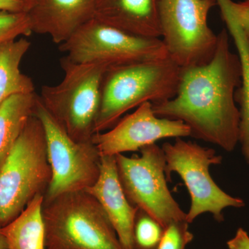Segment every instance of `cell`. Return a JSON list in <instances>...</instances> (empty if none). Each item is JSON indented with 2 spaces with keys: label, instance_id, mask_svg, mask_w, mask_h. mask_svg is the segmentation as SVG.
Returning a JSON list of instances; mask_svg holds the SVG:
<instances>
[{
  "label": "cell",
  "instance_id": "obj_5",
  "mask_svg": "<svg viewBox=\"0 0 249 249\" xmlns=\"http://www.w3.org/2000/svg\"><path fill=\"white\" fill-rule=\"evenodd\" d=\"M63 79L43 85L39 96L46 109L76 142L91 141L101 104V86L107 67L60 59Z\"/></svg>",
  "mask_w": 249,
  "mask_h": 249
},
{
  "label": "cell",
  "instance_id": "obj_2",
  "mask_svg": "<svg viewBox=\"0 0 249 249\" xmlns=\"http://www.w3.org/2000/svg\"><path fill=\"white\" fill-rule=\"evenodd\" d=\"M181 67L169 57L107 67L101 86V104L94 134L115 125L127 111L142 103L175 97Z\"/></svg>",
  "mask_w": 249,
  "mask_h": 249
},
{
  "label": "cell",
  "instance_id": "obj_1",
  "mask_svg": "<svg viewBox=\"0 0 249 249\" xmlns=\"http://www.w3.org/2000/svg\"><path fill=\"white\" fill-rule=\"evenodd\" d=\"M217 36L211 61L181 68L175 97L152 106L159 117L184 123L191 137L232 152L238 143L240 110L235 95L242 82V62L231 50L228 31L222 29Z\"/></svg>",
  "mask_w": 249,
  "mask_h": 249
},
{
  "label": "cell",
  "instance_id": "obj_21",
  "mask_svg": "<svg viewBox=\"0 0 249 249\" xmlns=\"http://www.w3.org/2000/svg\"><path fill=\"white\" fill-rule=\"evenodd\" d=\"M32 34L26 12L0 11V45Z\"/></svg>",
  "mask_w": 249,
  "mask_h": 249
},
{
  "label": "cell",
  "instance_id": "obj_16",
  "mask_svg": "<svg viewBox=\"0 0 249 249\" xmlns=\"http://www.w3.org/2000/svg\"><path fill=\"white\" fill-rule=\"evenodd\" d=\"M31 45L25 38L0 45V106L14 95L35 92L34 82L20 70Z\"/></svg>",
  "mask_w": 249,
  "mask_h": 249
},
{
  "label": "cell",
  "instance_id": "obj_17",
  "mask_svg": "<svg viewBox=\"0 0 249 249\" xmlns=\"http://www.w3.org/2000/svg\"><path fill=\"white\" fill-rule=\"evenodd\" d=\"M37 94H16L0 106V168L34 115Z\"/></svg>",
  "mask_w": 249,
  "mask_h": 249
},
{
  "label": "cell",
  "instance_id": "obj_25",
  "mask_svg": "<svg viewBox=\"0 0 249 249\" xmlns=\"http://www.w3.org/2000/svg\"><path fill=\"white\" fill-rule=\"evenodd\" d=\"M0 249H9L6 239L1 232H0Z\"/></svg>",
  "mask_w": 249,
  "mask_h": 249
},
{
  "label": "cell",
  "instance_id": "obj_9",
  "mask_svg": "<svg viewBox=\"0 0 249 249\" xmlns=\"http://www.w3.org/2000/svg\"><path fill=\"white\" fill-rule=\"evenodd\" d=\"M34 114L45 129L52 178L46 201L71 192L83 191L98 179L101 156L92 141L76 142L52 115L37 95Z\"/></svg>",
  "mask_w": 249,
  "mask_h": 249
},
{
  "label": "cell",
  "instance_id": "obj_23",
  "mask_svg": "<svg viewBox=\"0 0 249 249\" xmlns=\"http://www.w3.org/2000/svg\"><path fill=\"white\" fill-rule=\"evenodd\" d=\"M229 249H249V235L246 231L239 228L235 236L227 242Z\"/></svg>",
  "mask_w": 249,
  "mask_h": 249
},
{
  "label": "cell",
  "instance_id": "obj_14",
  "mask_svg": "<svg viewBox=\"0 0 249 249\" xmlns=\"http://www.w3.org/2000/svg\"><path fill=\"white\" fill-rule=\"evenodd\" d=\"M160 0H95L94 18L142 37L160 38Z\"/></svg>",
  "mask_w": 249,
  "mask_h": 249
},
{
  "label": "cell",
  "instance_id": "obj_8",
  "mask_svg": "<svg viewBox=\"0 0 249 249\" xmlns=\"http://www.w3.org/2000/svg\"><path fill=\"white\" fill-rule=\"evenodd\" d=\"M141 155L115 156L123 189L133 206L155 219L163 229L171 223L186 221L183 212L168 189L165 160L156 143L142 147Z\"/></svg>",
  "mask_w": 249,
  "mask_h": 249
},
{
  "label": "cell",
  "instance_id": "obj_22",
  "mask_svg": "<svg viewBox=\"0 0 249 249\" xmlns=\"http://www.w3.org/2000/svg\"><path fill=\"white\" fill-rule=\"evenodd\" d=\"M186 221L171 223L164 229L157 249H186L194 235L189 231Z\"/></svg>",
  "mask_w": 249,
  "mask_h": 249
},
{
  "label": "cell",
  "instance_id": "obj_18",
  "mask_svg": "<svg viewBox=\"0 0 249 249\" xmlns=\"http://www.w3.org/2000/svg\"><path fill=\"white\" fill-rule=\"evenodd\" d=\"M229 32L235 41L237 54L242 62V82L236 91L235 98L240 110L238 142L241 145L242 155L249 164V55L237 29L231 28Z\"/></svg>",
  "mask_w": 249,
  "mask_h": 249
},
{
  "label": "cell",
  "instance_id": "obj_20",
  "mask_svg": "<svg viewBox=\"0 0 249 249\" xmlns=\"http://www.w3.org/2000/svg\"><path fill=\"white\" fill-rule=\"evenodd\" d=\"M226 24L234 26L240 33L249 55V0L233 1L216 0Z\"/></svg>",
  "mask_w": 249,
  "mask_h": 249
},
{
  "label": "cell",
  "instance_id": "obj_11",
  "mask_svg": "<svg viewBox=\"0 0 249 249\" xmlns=\"http://www.w3.org/2000/svg\"><path fill=\"white\" fill-rule=\"evenodd\" d=\"M191 137V129L182 121L159 117L150 102L142 103L108 131L93 134L101 157L116 156L140 150L142 147L168 138Z\"/></svg>",
  "mask_w": 249,
  "mask_h": 249
},
{
  "label": "cell",
  "instance_id": "obj_26",
  "mask_svg": "<svg viewBox=\"0 0 249 249\" xmlns=\"http://www.w3.org/2000/svg\"><path fill=\"white\" fill-rule=\"evenodd\" d=\"M35 1L36 0H25L26 3H27V11H29V9H30L31 6H32Z\"/></svg>",
  "mask_w": 249,
  "mask_h": 249
},
{
  "label": "cell",
  "instance_id": "obj_3",
  "mask_svg": "<svg viewBox=\"0 0 249 249\" xmlns=\"http://www.w3.org/2000/svg\"><path fill=\"white\" fill-rule=\"evenodd\" d=\"M46 201L45 249H124L102 206L86 191Z\"/></svg>",
  "mask_w": 249,
  "mask_h": 249
},
{
  "label": "cell",
  "instance_id": "obj_15",
  "mask_svg": "<svg viewBox=\"0 0 249 249\" xmlns=\"http://www.w3.org/2000/svg\"><path fill=\"white\" fill-rule=\"evenodd\" d=\"M45 197L37 195L12 222L0 228L9 249H45Z\"/></svg>",
  "mask_w": 249,
  "mask_h": 249
},
{
  "label": "cell",
  "instance_id": "obj_24",
  "mask_svg": "<svg viewBox=\"0 0 249 249\" xmlns=\"http://www.w3.org/2000/svg\"><path fill=\"white\" fill-rule=\"evenodd\" d=\"M25 0H0V11L27 12Z\"/></svg>",
  "mask_w": 249,
  "mask_h": 249
},
{
  "label": "cell",
  "instance_id": "obj_12",
  "mask_svg": "<svg viewBox=\"0 0 249 249\" xmlns=\"http://www.w3.org/2000/svg\"><path fill=\"white\" fill-rule=\"evenodd\" d=\"M85 191L101 205L124 249H134V224L139 209L129 202L123 189L115 156L101 157L98 179Z\"/></svg>",
  "mask_w": 249,
  "mask_h": 249
},
{
  "label": "cell",
  "instance_id": "obj_4",
  "mask_svg": "<svg viewBox=\"0 0 249 249\" xmlns=\"http://www.w3.org/2000/svg\"><path fill=\"white\" fill-rule=\"evenodd\" d=\"M51 178L45 129L34 114L0 168V228L42 194Z\"/></svg>",
  "mask_w": 249,
  "mask_h": 249
},
{
  "label": "cell",
  "instance_id": "obj_13",
  "mask_svg": "<svg viewBox=\"0 0 249 249\" xmlns=\"http://www.w3.org/2000/svg\"><path fill=\"white\" fill-rule=\"evenodd\" d=\"M94 10L95 0H36L27 14L32 33L60 45L94 18Z\"/></svg>",
  "mask_w": 249,
  "mask_h": 249
},
{
  "label": "cell",
  "instance_id": "obj_7",
  "mask_svg": "<svg viewBox=\"0 0 249 249\" xmlns=\"http://www.w3.org/2000/svg\"><path fill=\"white\" fill-rule=\"evenodd\" d=\"M216 0H160V39L168 56L181 68L211 61L218 36L208 24Z\"/></svg>",
  "mask_w": 249,
  "mask_h": 249
},
{
  "label": "cell",
  "instance_id": "obj_19",
  "mask_svg": "<svg viewBox=\"0 0 249 249\" xmlns=\"http://www.w3.org/2000/svg\"><path fill=\"white\" fill-rule=\"evenodd\" d=\"M164 229L149 214L139 210L134 229V249H157Z\"/></svg>",
  "mask_w": 249,
  "mask_h": 249
},
{
  "label": "cell",
  "instance_id": "obj_10",
  "mask_svg": "<svg viewBox=\"0 0 249 249\" xmlns=\"http://www.w3.org/2000/svg\"><path fill=\"white\" fill-rule=\"evenodd\" d=\"M58 49L76 63L107 67L168 57L161 39L134 35L96 18L82 26Z\"/></svg>",
  "mask_w": 249,
  "mask_h": 249
},
{
  "label": "cell",
  "instance_id": "obj_6",
  "mask_svg": "<svg viewBox=\"0 0 249 249\" xmlns=\"http://www.w3.org/2000/svg\"><path fill=\"white\" fill-rule=\"evenodd\" d=\"M161 148L164 152L167 181H171L172 173L178 174L191 196V209L186 216L188 224L206 213L212 214L217 222H222L224 209L245 206L242 199L225 193L213 179L210 166L222 162V156L213 149L181 137L175 139L173 143L165 142Z\"/></svg>",
  "mask_w": 249,
  "mask_h": 249
}]
</instances>
